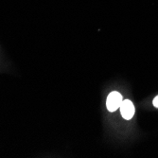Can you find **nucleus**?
<instances>
[{"label": "nucleus", "instance_id": "f257e3e1", "mask_svg": "<svg viewBox=\"0 0 158 158\" xmlns=\"http://www.w3.org/2000/svg\"><path fill=\"white\" fill-rule=\"evenodd\" d=\"M122 96L120 95V93L117 92V91H114L112 93L109 94L107 100H106V107L108 109V111L110 112H114L117 111L121 103H122Z\"/></svg>", "mask_w": 158, "mask_h": 158}, {"label": "nucleus", "instance_id": "7ed1b4c3", "mask_svg": "<svg viewBox=\"0 0 158 158\" xmlns=\"http://www.w3.org/2000/svg\"><path fill=\"white\" fill-rule=\"evenodd\" d=\"M152 103H153L154 107L158 108V96H156V97L154 98V99H153V102H152Z\"/></svg>", "mask_w": 158, "mask_h": 158}, {"label": "nucleus", "instance_id": "f03ea898", "mask_svg": "<svg viewBox=\"0 0 158 158\" xmlns=\"http://www.w3.org/2000/svg\"><path fill=\"white\" fill-rule=\"evenodd\" d=\"M119 108H120V113H121V116L123 117V118L129 120L134 117L135 110V106L131 100H129V99L123 100Z\"/></svg>", "mask_w": 158, "mask_h": 158}]
</instances>
